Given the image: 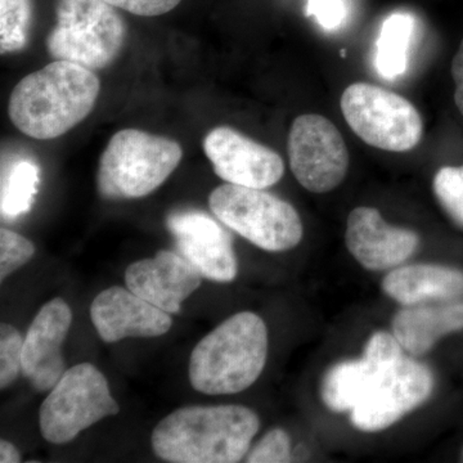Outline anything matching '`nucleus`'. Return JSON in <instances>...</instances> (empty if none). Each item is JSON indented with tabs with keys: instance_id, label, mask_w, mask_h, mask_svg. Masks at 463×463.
I'll list each match as a JSON object with an SVG mask.
<instances>
[{
	"instance_id": "obj_1",
	"label": "nucleus",
	"mask_w": 463,
	"mask_h": 463,
	"mask_svg": "<svg viewBox=\"0 0 463 463\" xmlns=\"http://www.w3.org/2000/svg\"><path fill=\"white\" fill-rule=\"evenodd\" d=\"M260 429L243 405H190L161 420L151 435L155 455L174 463H234L245 458Z\"/></svg>"
},
{
	"instance_id": "obj_2",
	"label": "nucleus",
	"mask_w": 463,
	"mask_h": 463,
	"mask_svg": "<svg viewBox=\"0 0 463 463\" xmlns=\"http://www.w3.org/2000/svg\"><path fill=\"white\" fill-rule=\"evenodd\" d=\"M99 91L94 71L56 60L18 81L9 97L8 116L27 137L58 138L90 116Z\"/></svg>"
},
{
	"instance_id": "obj_3",
	"label": "nucleus",
	"mask_w": 463,
	"mask_h": 463,
	"mask_svg": "<svg viewBox=\"0 0 463 463\" xmlns=\"http://www.w3.org/2000/svg\"><path fill=\"white\" fill-rule=\"evenodd\" d=\"M267 355L263 319L251 312L237 313L194 346L188 368L192 388L207 395L243 392L263 373Z\"/></svg>"
},
{
	"instance_id": "obj_4",
	"label": "nucleus",
	"mask_w": 463,
	"mask_h": 463,
	"mask_svg": "<svg viewBox=\"0 0 463 463\" xmlns=\"http://www.w3.org/2000/svg\"><path fill=\"white\" fill-rule=\"evenodd\" d=\"M181 145L138 129L112 136L100 155L97 187L109 200L141 199L156 191L178 167Z\"/></svg>"
},
{
	"instance_id": "obj_5",
	"label": "nucleus",
	"mask_w": 463,
	"mask_h": 463,
	"mask_svg": "<svg viewBox=\"0 0 463 463\" xmlns=\"http://www.w3.org/2000/svg\"><path fill=\"white\" fill-rule=\"evenodd\" d=\"M127 33L123 17L105 0H57L56 26L45 47L54 60L97 71L120 56Z\"/></svg>"
},
{
	"instance_id": "obj_6",
	"label": "nucleus",
	"mask_w": 463,
	"mask_h": 463,
	"mask_svg": "<svg viewBox=\"0 0 463 463\" xmlns=\"http://www.w3.org/2000/svg\"><path fill=\"white\" fill-rule=\"evenodd\" d=\"M209 206L222 223L265 251H288L303 239L297 209L269 192L225 183L212 192Z\"/></svg>"
},
{
	"instance_id": "obj_7",
	"label": "nucleus",
	"mask_w": 463,
	"mask_h": 463,
	"mask_svg": "<svg viewBox=\"0 0 463 463\" xmlns=\"http://www.w3.org/2000/svg\"><path fill=\"white\" fill-rule=\"evenodd\" d=\"M118 412L103 373L96 365L80 364L66 370L43 402L39 428L45 440L61 446Z\"/></svg>"
},
{
	"instance_id": "obj_8",
	"label": "nucleus",
	"mask_w": 463,
	"mask_h": 463,
	"mask_svg": "<svg viewBox=\"0 0 463 463\" xmlns=\"http://www.w3.org/2000/svg\"><path fill=\"white\" fill-rule=\"evenodd\" d=\"M341 111L353 132L374 148L411 151L421 142V115L410 100L368 83H354L344 90Z\"/></svg>"
},
{
	"instance_id": "obj_9",
	"label": "nucleus",
	"mask_w": 463,
	"mask_h": 463,
	"mask_svg": "<svg viewBox=\"0 0 463 463\" xmlns=\"http://www.w3.org/2000/svg\"><path fill=\"white\" fill-rule=\"evenodd\" d=\"M432 389L431 371L412 358L403 356L395 364H376L350 420L361 431L385 430L425 403Z\"/></svg>"
},
{
	"instance_id": "obj_10",
	"label": "nucleus",
	"mask_w": 463,
	"mask_h": 463,
	"mask_svg": "<svg viewBox=\"0 0 463 463\" xmlns=\"http://www.w3.org/2000/svg\"><path fill=\"white\" fill-rule=\"evenodd\" d=\"M289 166L297 181L313 194H326L339 187L349 167L343 136L321 115L295 118L288 134Z\"/></svg>"
},
{
	"instance_id": "obj_11",
	"label": "nucleus",
	"mask_w": 463,
	"mask_h": 463,
	"mask_svg": "<svg viewBox=\"0 0 463 463\" xmlns=\"http://www.w3.org/2000/svg\"><path fill=\"white\" fill-rule=\"evenodd\" d=\"M203 151L219 178L242 187H272L285 173L282 157L237 130L218 127L207 133Z\"/></svg>"
},
{
	"instance_id": "obj_12",
	"label": "nucleus",
	"mask_w": 463,
	"mask_h": 463,
	"mask_svg": "<svg viewBox=\"0 0 463 463\" xmlns=\"http://www.w3.org/2000/svg\"><path fill=\"white\" fill-rule=\"evenodd\" d=\"M167 228L179 254L210 281L228 283L239 272L236 254L227 232L205 213L188 210L167 218Z\"/></svg>"
},
{
	"instance_id": "obj_13",
	"label": "nucleus",
	"mask_w": 463,
	"mask_h": 463,
	"mask_svg": "<svg viewBox=\"0 0 463 463\" xmlns=\"http://www.w3.org/2000/svg\"><path fill=\"white\" fill-rule=\"evenodd\" d=\"M71 323V307L61 298L44 304L33 318L24 340L23 373L36 392H51L66 373L62 346Z\"/></svg>"
},
{
	"instance_id": "obj_14",
	"label": "nucleus",
	"mask_w": 463,
	"mask_h": 463,
	"mask_svg": "<svg viewBox=\"0 0 463 463\" xmlns=\"http://www.w3.org/2000/svg\"><path fill=\"white\" fill-rule=\"evenodd\" d=\"M346 248L368 270H388L408 260L420 245L416 232L394 227L373 207H356L347 216Z\"/></svg>"
},
{
	"instance_id": "obj_15",
	"label": "nucleus",
	"mask_w": 463,
	"mask_h": 463,
	"mask_svg": "<svg viewBox=\"0 0 463 463\" xmlns=\"http://www.w3.org/2000/svg\"><path fill=\"white\" fill-rule=\"evenodd\" d=\"M90 319L100 339L109 344L128 337L163 336L173 325L169 313L118 286L94 298Z\"/></svg>"
},
{
	"instance_id": "obj_16",
	"label": "nucleus",
	"mask_w": 463,
	"mask_h": 463,
	"mask_svg": "<svg viewBox=\"0 0 463 463\" xmlns=\"http://www.w3.org/2000/svg\"><path fill=\"white\" fill-rule=\"evenodd\" d=\"M201 273L178 252L160 251L128 267L127 288L169 315H178L183 301L201 286Z\"/></svg>"
},
{
	"instance_id": "obj_17",
	"label": "nucleus",
	"mask_w": 463,
	"mask_h": 463,
	"mask_svg": "<svg viewBox=\"0 0 463 463\" xmlns=\"http://www.w3.org/2000/svg\"><path fill=\"white\" fill-rule=\"evenodd\" d=\"M383 289L405 307L452 300L463 295V272L443 265H404L383 277Z\"/></svg>"
},
{
	"instance_id": "obj_18",
	"label": "nucleus",
	"mask_w": 463,
	"mask_h": 463,
	"mask_svg": "<svg viewBox=\"0 0 463 463\" xmlns=\"http://www.w3.org/2000/svg\"><path fill=\"white\" fill-rule=\"evenodd\" d=\"M463 330V303L408 306L392 318V334L410 354L430 352L441 337Z\"/></svg>"
},
{
	"instance_id": "obj_19",
	"label": "nucleus",
	"mask_w": 463,
	"mask_h": 463,
	"mask_svg": "<svg viewBox=\"0 0 463 463\" xmlns=\"http://www.w3.org/2000/svg\"><path fill=\"white\" fill-rule=\"evenodd\" d=\"M376 364L365 359H353L335 364L322 383V401L334 412L353 411L367 389Z\"/></svg>"
},
{
	"instance_id": "obj_20",
	"label": "nucleus",
	"mask_w": 463,
	"mask_h": 463,
	"mask_svg": "<svg viewBox=\"0 0 463 463\" xmlns=\"http://www.w3.org/2000/svg\"><path fill=\"white\" fill-rule=\"evenodd\" d=\"M413 29L411 14L399 12L386 18L377 39L376 70L381 78L394 80L407 71Z\"/></svg>"
},
{
	"instance_id": "obj_21",
	"label": "nucleus",
	"mask_w": 463,
	"mask_h": 463,
	"mask_svg": "<svg viewBox=\"0 0 463 463\" xmlns=\"http://www.w3.org/2000/svg\"><path fill=\"white\" fill-rule=\"evenodd\" d=\"M39 167L30 160L12 165L2 182L0 209L5 219H16L32 209L38 194Z\"/></svg>"
},
{
	"instance_id": "obj_22",
	"label": "nucleus",
	"mask_w": 463,
	"mask_h": 463,
	"mask_svg": "<svg viewBox=\"0 0 463 463\" xmlns=\"http://www.w3.org/2000/svg\"><path fill=\"white\" fill-rule=\"evenodd\" d=\"M33 17V0H0L2 53L24 50Z\"/></svg>"
},
{
	"instance_id": "obj_23",
	"label": "nucleus",
	"mask_w": 463,
	"mask_h": 463,
	"mask_svg": "<svg viewBox=\"0 0 463 463\" xmlns=\"http://www.w3.org/2000/svg\"><path fill=\"white\" fill-rule=\"evenodd\" d=\"M435 196L444 212L463 228V166H444L432 182Z\"/></svg>"
},
{
	"instance_id": "obj_24",
	"label": "nucleus",
	"mask_w": 463,
	"mask_h": 463,
	"mask_svg": "<svg viewBox=\"0 0 463 463\" xmlns=\"http://www.w3.org/2000/svg\"><path fill=\"white\" fill-rule=\"evenodd\" d=\"M23 335L14 326H0V389L9 388L23 373Z\"/></svg>"
},
{
	"instance_id": "obj_25",
	"label": "nucleus",
	"mask_w": 463,
	"mask_h": 463,
	"mask_svg": "<svg viewBox=\"0 0 463 463\" xmlns=\"http://www.w3.org/2000/svg\"><path fill=\"white\" fill-rule=\"evenodd\" d=\"M35 254L32 241L16 232L0 230V279L5 281L12 273L29 263Z\"/></svg>"
},
{
	"instance_id": "obj_26",
	"label": "nucleus",
	"mask_w": 463,
	"mask_h": 463,
	"mask_svg": "<svg viewBox=\"0 0 463 463\" xmlns=\"http://www.w3.org/2000/svg\"><path fill=\"white\" fill-rule=\"evenodd\" d=\"M249 463H283L291 461V440L282 429L268 431L245 457Z\"/></svg>"
},
{
	"instance_id": "obj_27",
	"label": "nucleus",
	"mask_w": 463,
	"mask_h": 463,
	"mask_svg": "<svg viewBox=\"0 0 463 463\" xmlns=\"http://www.w3.org/2000/svg\"><path fill=\"white\" fill-rule=\"evenodd\" d=\"M403 346L401 345L394 334L379 331L374 332L365 344L364 356L376 364H395L403 358Z\"/></svg>"
},
{
	"instance_id": "obj_28",
	"label": "nucleus",
	"mask_w": 463,
	"mask_h": 463,
	"mask_svg": "<svg viewBox=\"0 0 463 463\" xmlns=\"http://www.w3.org/2000/svg\"><path fill=\"white\" fill-rule=\"evenodd\" d=\"M306 14L307 17H316L323 29L335 30L345 20V3L344 0H307Z\"/></svg>"
},
{
	"instance_id": "obj_29",
	"label": "nucleus",
	"mask_w": 463,
	"mask_h": 463,
	"mask_svg": "<svg viewBox=\"0 0 463 463\" xmlns=\"http://www.w3.org/2000/svg\"><path fill=\"white\" fill-rule=\"evenodd\" d=\"M105 2L136 16L155 17L173 11L181 0H105Z\"/></svg>"
},
{
	"instance_id": "obj_30",
	"label": "nucleus",
	"mask_w": 463,
	"mask_h": 463,
	"mask_svg": "<svg viewBox=\"0 0 463 463\" xmlns=\"http://www.w3.org/2000/svg\"><path fill=\"white\" fill-rule=\"evenodd\" d=\"M453 80L456 84L455 102L457 109L463 116V39L450 67Z\"/></svg>"
},
{
	"instance_id": "obj_31",
	"label": "nucleus",
	"mask_w": 463,
	"mask_h": 463,
	"mask_svg": "<svg viewBox=\"0 0 463 463\" xmlns=\"http://www.w3.org/2000/svg\"><path fill=\"white\" fill-rule=\"evenodd\" d=\"M0 462L16 463L21 462V455L14 444L9 443L5 439L0 440Z\"/></svg>"
},
{
	"instance_id": "obj_32",
	"label": "nucleus",
	"mask_w": 463,
	"mask_h": 463,
	"mask_svg": "<svg viewBox=\"0 0 463 463\" xmlns=\"http://www.w3.org/2000/svg\"><path fill=\"white\" fill-rule=\"evenodd\" d=\"M461 461L463 462V450H462V453H461Z\"/></svg>"
}]
</instances>
